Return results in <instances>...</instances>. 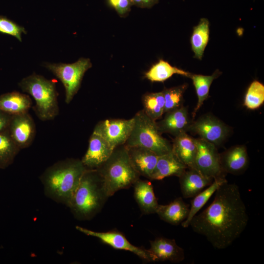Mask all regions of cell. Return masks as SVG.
Wrapping results in <instances>:
<instances>
[{
  "instance_id": "26",
  "label": "cell",
  "mask_w": 264,
  "mask_h": 264,
  "mask_svg": "<svg viewBox=\"0 0 264 264\" xmlns=\"http://www.w3.org/2000/svg\"><path fill=\"white\" fill-rule=\"evenodd\" d=\"M174 74L190 77L191 73L171 66L168 62L160 60L146 72L145 77L151 82H163Z\"/></svg>"
},
{
  "instance_id": "13",
  "label": "cell",
  "mask_w": 264,
  "mask_h": 264,
  "mask_svg": "<svg viewBox=\"0 0 264 264\" xmlns=\"http://www.w3.org/2000/svg\"><path fill=\"white\" fill-rule=\"evenodd\" d=\"M113 150L102 137L93 132L81 161L87 169H97L109 158Z\"/></svg>"
},
{
  "instance_id": "6",
  "label": "cell",
  "mask_w": 264,
  "mask_h": 264,
  "mask_svg": "<svg viewBox=\"0 0 264 264\" xmlns=\"http://www.w3.org/2000/svg\"><path fill=\"white\" fill-rule=\"evenodd\" d=\"M133 125L125 146L141 147L160 156L172 152V145L162 136L156 122L148 116L143 110L133 117Z\"/></svg>"
},
{
  "instance_id": "3",
  "label": "cell",
  "mask_w": 264,
  "mask_h": 264,
  "mask_svg": "<svg viewBox=\"0 0 264 264\" xmlns=\"http://www.w3.org/2000/svg\"><path fill=\"white\" fill-rule=\"evenodd\" d=\"M108 198L97 170L87 169L67 207L77 220H88L100 211Z\"/></svg>"
},
{
  "instance_id": "12",
  "label": "cell",
  "mask_w": 264,
  "mask_h": 264,
  "mask_svg": "<svg viewBox=\"0 0 264 264\" xmlns=\"http://www.w3.org/2000/svg\"><path fill=\"white\" fill-rule=\"evenodd\" d=\"M7 131L21 150L28 148L33 143L36 133V125L28 112L12 115Z\"/></svg>"
},
{
  "instance_id": "5",
  "label": "cell",
  "mask_w": 264,
  "mask_h": 264,
  "mask_svg": "<svg viewBox=\"0 0 264 264\" xmlns=\"http://www.w3.org/2000/svg\"><path fill=\"white\" fill-rule=\"evenodd\" d=\"M18 85L34 99L33 110L40 120H52L59 115L58 93L52 81L34 73L23 78Z\"/></svg>"
},
{
  "instance_id": "32",
  "label": "cell",
  "mask_w": 264,
  "mask_h": 264,
  "mask_svg": "<svg viewBox=\"0 0 264 264\" xmlns=\"http://www.w3.org/2000/svg\"><path fill=\"white\" fill-rule=\"evenodd\" d=\"M0 32L14 36L20 42L22 34L26 33L23 27L3 16H0Z\"/></svg>"
},
{
  "instance_id": "4",
  "label": "cell",
  "mask_w": 264,
  "mask_h": 264,
  "mask_svg": "<svg viewBox=\"0 0 264 264\" xmlns=\"http://www.w3.org/2000/svg\"><path fill=\"white\" fill-rule=\"evenodd\" d=\"M96 170L108 198L120 190L133 185L140 176L132 165L125 145L115 148L109 158Z\"/></svg>"
},
{
  "instance_id": "8",
  "label": "cell",
  "mask_w": 264,
  "mask_h": 264,
  "mask_svg": "<svg viewBox=\"0 0 264 264\" xmlns=\"http://www.w3.org/2000/svg\"><path fill=\"white\" fill-rule=\"evenodd\" d=\"M197 153L194 169L205 177L214 180L225 176L220 163V154L216 146L203 139L195 138Z\"/></svg>"
},
{
  "instance_id": "19",
  "label": "cell",
  "mask_w": 264,
  "mask_h": 264,
  "mask_svg": "<svg viewBox=\"0 0 264 264\" xmlns=\"http://www.w3.org/2000/svg\"><path fill=\"white\" fill-rule=\"evenodd\" d=\"M187 168L172 151L158 156L150 179L161 180L172 176L179 177Z\"/></svg>"
},
{
  "instance_id": "25",
  "label": "cell",
  "mask_w": 264,
  "mask_h": 264,
  "mask_svg": "<svg viewBox=\"0 0 264 264\" xmlns=\"http://www.w3.org/2000/svg\"><path fill=\"white\" fill-rule=\"evenodd\" d=\"M209 38V22L206 18H201L198 24L193 28L191 37L192 50L194 57L201 60Z\"/></svg>"
},
{
  "instance_id": "7",
  "label": "cell",
  "mask_w": 264,
  "mask_h": 264,
  "mask_svg": "<svg viewBox=\"0 0 264 264\" xmlns=\"http://www.w3.org/2000/svg\"><path fill=\"white\" fill-rule=\"evenodd\" d=\"M44 66L62 83L65 90V101L69 104L81 87L86 72L92 67L89 58H80L71 64L45 63Z\"/></svg>"
},
{
  "instance_id": "2",
  "label": "cell",
  "mask_w": 264,
  "mask_h": 264,
  "mask_svg": "<svg viewBox=\"0 0 264 264\" xmlns=\"http://www.w3.org/2000/svg\"><path fill=\"white\" fill-rule=\"evenodd\" d=\"M87 169L81 159L72 158L49 166L40 177L45 195L67 206Z\"/></svg>"
},
{
  "instance_id": "27",
  "label": "cell",
  "mask_w": 264,
  "mask_h": 264,
  "mask_svg": "<svg viewBox=\"0 0 264 264\" xmlns=\"http://www.w3.org/2000/svg\"><path fill=\"white\" fill-rule=\"evenodd\" d=\"M221 72L217 70L211 75L191 74L190 77L193 81L198 96V103L193 112L194 118L198 110L208 98L210 86L214 79L218 78Z\"/></svg>"
},
{
  "instance_id": "23",
  "label": "cell",
  "mask_w": 264,
  "mask_h": 264,
  "mask_svg": "<svg viewBox=\"0 0 264 264\" xmlns=\"http://www.w3.org/2000/svg\"><path fill=\"white\" fill-rule=\"evenodd\" d=\"M190 205L186 204L181 197H178L168 204H158L156 213L163 220L176 225L185 220Z\"/></svg>"
},
{
  "instance_id": "11",
  "label": "cell",
  "mask_w": 264,
  "mask_h": 264,
  "mask_svg": "<svg viewBox=\"0 0 264 264\" xmlns=\"http://www.w3.org/2000/svg\"><path fill=\"white\" fill-rule=\"evenodd\" d=\"M76 229L86 235L98 238L102 242L115 249L130 251L143 260L153 262L148 249L132 244L121 232L117 230L96 232L78 225L76 226Z\"/></svg>"
},
{
  "instance_id": "17",
  "label": "cell",
  "mask_w": 264,
  "mask_h": 264,
  "mask_svg": "<svg viewBox=\"0 0 264 264\" xmlns=\"http://www.w3.org/2000/svg\"><path fill=\"white\" fill-rule=\"evenodd\" d=\"M220 163L223 173L233 175L242 173L248 164L246 148L242 145L237 146L220 154Z\"/></svg>"
},
{
  "instance_id": "9",
  "label": "cell",
  "mask_w": 264,
  "mask_h": 264,
  "mask_svg": "<svg viewBox=\"0 0 264 264\" xmlns=\"http://www.w3.org/2000/svg\"><path fill=\"white\" fill-rule=\"evenodd\" d=\"M133 125V117L129 119H108L99 121L93 132L102 137L114 149L125 144Z\"/></svg>"
},
{
  "instance_id": "21",
  "label": "cell",
  "mask_w": 264,
  "mask_h": 264,
  "mask_svg": "<svg viewBox=\"0 0 264 264\" xmlns=\"http://www.w3.org/2000/svg\"><path fill=\"white\" fill-rule=\"evenodd\" d=\"M134 197L144 214L156 213L158 206L152 183L138 179L133 184Z\"/></svg>"
},
{
  "instance_id": "24",
  "label": "cell",
  "mask_w": 264,
  "mask_h": 264,
  "mask_svg": "<svg viewBox=\"0 0 264 264\" xmlns=\"http://www.w3.org/2000/svg\"><path fill=\"white\" fill-rule=\"evenodd\" d=\"M227 181L225 176L214 179L212 183L205 189L195 196L191 201V206L187 218L181 224L183 227L187 228L190 226L193 217L205 204L217 190L224 182Z\"/></svg>"
},
{
  "instance_id": "33",
  "label": "cell",
  "mask_w": 264,
  "mask_h": 264,
  "mask_svg": "<svg viewBox=\"0 0 264 264\" xmlns=\"http://www.w3.org/2000/svg\"><path fill=\"white\" fill-rule=\"evenodd\" d=\"M108 2L121 17L127 16L133 6L131 0H108Z\"/></svg>"
},
{
  "instance_id": "29",
  "label": "cell",
  "mask_w": 264,
  "mask_h": 264,
  "mask_svg": "<svg viewBox=\"0 0 264 264\" xmlns=\"http://www.w3.org/2000/svg\"><path fill=\"white\" fill-rule=\"evenodd\" d=\"M142 102L143 110L153 120L156 121L164 113L165 101L162 91L145 94Z\"/></svg>"
},
{
  "instance_id": "22",
  "label": "cell",
  "mask_w": 264,
  "mask_h": 264,
  "mask_svg": "<svg viewBox=\"0 0 264 264\" xmlns=\"http://www.w3.org/2000/svg\"><path fill=\"white\" fill-rule=\"evenodd\" d=\"M32 106L30 96L18 91L0 95V110L11 115L28 112Z\"/></svg>"
},
{
  "instance_id": "1",
  "label": "cell",
  "mask_w": 264,
  "mask_h": 264,
  "mask_svg": "<svg viewBox=\"0 0 264 264\" xmlns=\"http://www.w3.org/2000/svg\"><path fill=\"white\" fill-rule=\"evenodd\" d=\"M215 194L212 203L193 217L190 226L195 232L204 236L215 248L224 249L242 233L248 216L236 184L226 181Z\"/></svg>"
},
{
  "instance_id": "31",
  "label": "cell",
  "mask_w": 264,
  "mask_h": 264,
  "mask_svg": "<svg viewBox=\"0 0 264 264\" xmlns=\"http://www.w3.org/2000/svg\"><path fill=\"white\" fill-rule=\"evenodd\" d=\"M264 102V86L258 81H254L247 90L244 101V106L249 109L259 108Z\"/></svg>"
},
{
  "instance_id": "18",
  "label": "cell",
  "mask_w": 264,
  "mask_h": 264,
  "mask_svg": "<svg viewBox=\"0 0 264 264\" xmlns=\"http://www.w3.org/2000/svg\"><path fill=\"white\" fill-rule=\"evenodd\" d=\"M178 177L181 193L185 198L194 197L214 180L205 177L197 170L189 168Z\"/></svg>"
},
{
  "instance_id": "34",
  "label": "cell",
  "mask_w": 264,
  "mask_h": 264,
  "mask_svg": "<svg viewBox=\"0 0 264 264\" xmlns=\"http://www.w3.org/2000/svg\"><path fill=\"white\" fill-rule=\"evenodd\" d=\"M132 5L142 8H150L157 4L159 0H131Z\"/></svg>"
},
{
  "instance_id": "10",
  "label": "cell",
  "mask_w": 264,
  "mask_h": 264,
  "mask_svg": "<svg viewBox=\"0 0 264 264\" xmlns=\"http://www.w3.org/2000/svg\"><path fill=\"white\" fill-rule=\"evenodd\" d=\"M188 131L216 146L225 140L230 132L228 127L223 122L209 115H204L191 123Z\"/></svg>"
},
{
  "instance_id": "35",
  "label": "cell",
  "mask_w": 264,
  "mask_h": 264,
  "mask_svg": "<svg viewBox=\"0 0 264 264\" xmlns=\"http://www.w3.org/2000/svg\"><path fill=\"white\" fill-rule=\"evenodd\" d=\"M11 116L0 110V132L7 130Z\"/></svg>"
},
{
  "instance_id": "14",
  "label": "cell",
  "mask_w": 264,
  "mask_h": 264,
  "mask_svg": "<svg viewBox=\"0 0 264 264\" xmlns=\"http://www.w3.org/2000/svg\"><path fill=\"white\" fill-rule=\"evenodd\" d=\"M153 262L168 261L180 263L184 260V250L178 246L174 239L159 237L150 241L148 249Z\"/></svg>"
},
{
  "instance_id": "20",
  "label": "cell",
  "mask_w": 264,
  "mask_h": 264,
  "mask_svg": "<svg viewBox=\"0 0 264 264\" xmlns=\"http://www.w3.org/2000/svg\"><path fill=\"white\" fill-rule=\"evenodd\" d=\"M172 145V151L177 158L187 168L194 169L197 153L195 138L184 132L175 136Z\"/></svg>"
},
{
  "instance_id": "28",
  "label": "cell",
  "mask_w": 264,
  "mask_h": 264,
  "mask_svg": "<svg viewBox=\"0 0 264 264\" xmlns=\"http://www.w3.org/2000/svg\"><path fill=\"white\" fill-rule=\"evenodd\" d=\"M20 150L7 130L0 132V170L11 165Z\"/></svg>"
},
{
  "instance_id": "16",
  "label": "cell",
  "mask_w": 264,
  "mask_h": 264,
  "mask_svg": "<svg viewBox=\"0 0 264 264\" xmlns=\"http://www.w3.org/2000/svg\"><path fill=\"white\" fill-rule=\"evenodd\" d=\"M127 149L130 160L136 171L140 176L150 179L158 155L141 147H129Z\"/></svg>"
},
{
  "instance_id": "30",
  "label": "cell",
  "mask_w": 264,
  "mask_h": 264,
  "mask_svg": "<svg viewBox=\"0 0 264 264\" xmlns=\"http://www.w3.org/2000/svg\"><path fill=\"white\" fill-rule=\"evenodd\" d=\"M187 88V84H183L165 88L162 91L165 101L164 113L178 109L183 106V94Z\"/></svg>"
},
{
  "instance_id": "15",
  "label": "cell",
  "mask_w": 264,
  "mask_h": 264,
  "mask_svg": "<svg viewBox=\"0 0 264 264\" xmlns=\"http://www.w3.org/2000/svg\"><path fill=\"white\" fill-rule=\"evenodd\" d=\"M164 118L156 122L160 132L176 136L188 131L191 124L187 109L182 107L167 112Z\"/></svg>"
}]
</instances>
